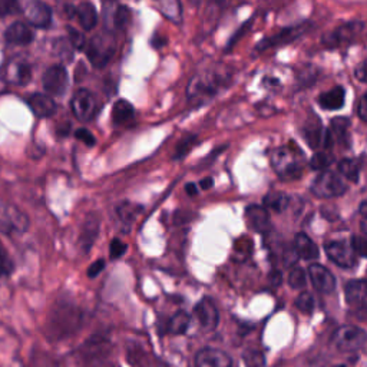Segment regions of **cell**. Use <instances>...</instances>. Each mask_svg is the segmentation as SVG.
<instances>
[{
  "label": "cell",
  "instance_id": "6da1fadb",
  "mask_svg": "<svg viewBox=\"0 0 367 367\" xmlns=\"http://www.w3.org/2000/svg\"><path fill=\"white\" fill-rule=\"evenodd\" d=\"M274 171L282 179H296L303 174V158L300 151L289 146L277 148L271 155Z\"/></svg>",
  "mask_w": 367,
  "mask_h": 367
},
{
  "label": "cell",
  "instance_id": "7a4b0ae2",
  "mask_svg": "<svg viewBox=\"0 0 367 367\" xmlns=\"http://www.w3.org/2000/svg\"><path fill=\"white\" fill-rule=\"evenodd\" d=\"M116 49V43L112 35L101 33L92 38L89 45L87 46V56L89 62L98 69H102L112 59Z\"/></svg>",
  "mask_w": 367,
  "mask_h": 367
},
{
  "label": "cell",
  "instance_id": "3957f363",
  "mask_svg": "<svg viewBox=\"0 0 367 367\" xmlns=\"http://www.w3.org/2000/svg\"><path fill=\"white\" fill-rule=\"evenodd\" d=\"M347 186L344 181L336 174L331 171H324L319 177L314 179L311 184V191L315 197L319 198H336L340 197L346 192Z\"/></svg>",
  "mask_w": 367,
  "mask_h": 367
},
{
  "label": "cell",
  "instance_id": "277c9868",
  "mask_svg": "<svg viewBox=\"0 0 367 367\" xmlns=\"http://www.w3.org/2000/svg\"><path fill=\"white\" fill-rule=\"evenodd\" d=\"M223 82V78L220 74L215 72H204L201 75H197L192 78L188 85V98L194 99H205L210 96H214L220 89V83Z\"/></svg>",
  "mask_w": 367,
  "mask_h": 367
},
{
  "label": "cell",
  "instance_id": "5b68a950",
  "mask_svg": "<svg viewBox=\"0 0 367 367\" xmlns=\"http://www.w3.org/2000/svg\"><path fill=\"white\" fill-rule=\"evenodd\" d=\"M29 227L27 216L16 207L0 203V231L8 234H21Z\"/></svg>",
  "mask_w": 367,
  "mask_h": 367
},
{
  "label": "cell",
  "instance_id": "8992f818",
  "mask_svg": "<svg viewBox=\"0 0 367 367\" xmlns=\"http://www.w3.org/2000/svg\"><path fill=\"white\" fill-rule=\"evenodd\" d=\"M333 342L342 352H356L366 344V331L356 326H343L335 333Z\"/></svg>",
  "mask_w": 367,
  "mask_h": 367
},
{
  "label": "cell",
  "instance_id": "52a82bcc",
  "mask_svg": "<svg viewBox=\"0 0 367 367\" xmlns=\"http://www.w3.org/2000/svg\"><path fill=\"white\" fill-rule=\"evenodd\" d=\"M327 257L342 269H353L357 265L359 256L355 253L347 241L337 240V241H329L324 247Z\"/></svg>",
  "mask_w": 367,
  "mask_h": 367
},
{
  "label": "cell",
  "instance_id": "ba28073f",
  "mask_svg": "<svg viewBox=\"0 0 367 367\" xmlns=\"http://www.w3.org/2000/svg\"><path fill=\"white\" fill-rule=\"evenodd\" d=\"M364 30L363 22H348L346 25L339 26L336 30H333L323 38V43L327 47H339L346 46L356 41V38Z\"/></svg>",
  "mask_w": 367,
  "mask_h": 367
},
{
  "label": "cell",
  "instance_id": "9c48e42d",
  "mask_svg": "<svg viewBox=\"0 0 367 367\" xmlns=\"http://www.w3.org/2000/svg\"><path fill=\"white\" fill-rule=\"evenodd\" d=\"M72 112L82 122H89L96 113V101L92 92L88 89H79L72 98Z\"/></svg>",
  "mask_w": 367,
  "mask_h": 367
},
{
  "label": "cell",
  "instance_id": "30bf717a",
  "mask_svg": "<svg viewBox=\"0 0 367 367\" xmlns=\"http://www.w3.org/2000/svg\"><path fill=\"white\" fill-rule=\"evenodd\" d=\"M43 88L47 93L51 95H63L68 89V72L62 65H54L43 74Z\"/></svg>",
  "mask_w": 367,
  "mask_h": 367
},
{
  "label": "cell",
  "instance_id": "8fae6325",
  "mask_svg": "<svg viewBox=\"0 0 367 367\" xmlns=\"http://www.w3.org/2000/svg\"><path fill=\"white\" fill-rule=\"evenodd\" d=\"M32 78L30 65L25 59H12L3 68V79L13 85H25Z\"/></svg>",
  "mask_w": 367,
  "mask_h": 367
},
{
  "label": "cell",
  "instance_id": "7c38bea8",
  "mask_svg": "<svg viewBox=\"0 0 367 367\" xmlns=\"http://www.w3.org/2000/svg\"><path fill=\"white\" fill-rule=\"evenodd\" d=\"M195 367H232V359L223 350L204 347L195 356Z\"/></svg>",
  "mask_w": 367,
  "mask_h": 367
},
{
  "label": "cell",
  "instance_id": "4fadbf2b",
  "mask_svg": "<svg viewBox=\"0 0 367 367\" xmlns=\"http://www.w3.org/2000/svg\"><path fill=\"white\" fill-rule=\"evenodd\" d=\"M194 313L197 315L199 324H201V327L207 331L214 330L220 323L219 309H216L215 303L211 298H203L201 302L195 306Z\"/></svg>",
  "mask_w": 367,
  "mask_h": 367
},
{
  "label": "cell",
  "instance_id": "5bb4252c",
  "mask_svg": "<svg viewBox=\"0 0 367 367\" xmlns=\"http://www.w3.org/2000/svg\"><path fill=\"white\" fill-rule=\"evenodd\" d=\"M309 277L317 291L330 294L336 289V278L322 264H311L309 267Z\"/></svg>",
  "mask_w": 367,
  "mask_h": 367
},
{
  "label": "cell",
  "instance_id": "9a60e30c",
  "mask_svg": "<svg viewBox=\"0 0 367 367\" xmlns=\"http://www.w3.org/2000/svg\"><path fill=\"white\" fill-rule=\"evenodd\" d=\"M307 29H309V25H298V26H293V27L281 30L280 33H277V35L261 41L257 45V51H265V49L276 47V46H280V45H286V43H291V42H294L296 39H298L300 36H302Z\"/></svg>",
  "mask_w": 367,
  "mask_h": 367
},
{
  "label": "cell",
  "instance_id": "2e32d148",
  "mask_svg": "<svg viewBox=\"0 0 367 367\" xmlns=\"http://www.w3.org/2000/svg\"><path fill=\"white\" fill-rule=\"evenodd\" d=\"M27 21L36 27H47L52 22V10L41 0H33L25 10Z\"/></svg>",
  "mask_w": 367,
  "mask_h": 367
},
{
  "label": "cell",
  "instance_id": "e0dca14e",
  "mask_svg": "<svg viewBox=\"0 0 367 367\" xmlns=\"http://www.w3.org/2000/svg\"><path fill=\"white\" fill-rule=\"evenodd\" d=\"M346 302L356 310H366L367 303V285L364 280H352L346 285Z\"/></svg>",
  "mask_w": 367,
  "mask_h": 367
},
{
  "label": "cell",
  "instance_id": "ac0fdd59",
  "mask_svg": "<svg viewBox=\"0 0 367 367\" xmlns=\"http://www.w3.org/2000/svg\"><path fill=\"white\" fill-rule=\"evenodd\" d=\"M66 10H68L71 18L76 19L85 30H92L98 22V13L93 5L88 2L79 3L78 6H66Z\"/></svg>",
  "mask_w": 367,
  "mask_h": 367
},
{
  "label": "cell",
  "instance_id": "d6986e66",
  "mask_svg": "<svg viewBox=\"0 0 367 367\" xmlns=\"http://www.w3.org/2000/svg\"><path fill=\"white\" fill-rule=\"evenodd\" d=\"M245 220L248 227L257 232H267L270 230V214L267 208L260 205H252L245 210Z\"/></svg>",
  "mask_w": 367,
  "mask_h": 367
},
{
  "label": "cell",
  "instance_id": "ffe728a7",
  "mask_svg": "<svg viewBox=\"0 0 367 367\" xmlns=\"http://www.w3.org/2000/svg\"><path fill=\"white\" fill-rule=\"evenodd\" d=\"M76 319V315H74L72 307L68 306H56L55 311L51 314V323H49V327L54 333L59 336L60 333H66L68 330V326H72V322Z\"/></svg>",
  "mask_w": 367,
  "mask_h": 367
},
{
  "label": "cell",
  "instance_id": "44dd1931",
  "mask_svg": "<svg viewBox=\"0 0 367 367\" xmlns=\"http://www.w3.org/2000/svg\"><path fill=\"white\" fill-rule=\"evenodd\" d=\"M29 107L39 118H49L56 112V104L51 96L35 93L29 98Z\"/></svg>",
  "mask_w": 367,
  "mask_h": 367
},
{
  "label": "cell",
  "instance_id": "7402d4cb",
  "mask_svg": "<svg viewBox=\"0 0 367 367\" xmlns=\"http://www.w3.org/2000/svg\"><path fill=\"white\" fill-rule=\"evenodd\" d=\"M5 39L10 45H29L33 41V32L27 25L14 22L6 29Z\"/></svg>",
  "mask_w": 367,
  "mask_h": 367
},
{
  "label": "cell",
  "instance_id": "603a6c76",
  "mask_svg": "<svg viewBox=\"0 0 367 367\" xmlns=\"http://www.w3.org/2000/svg\"><path fill=\"white\" fill-rule=\"evenodd\" d=\"M294 252L302 260H315L320 256L319 247H317L315 243L310 237H307L304 232H298L296 236Z\"/></svg>",
  "mask_w": 367,
  "mask_h": 367
},
{
  "label": "cell",
  "instance_id": "cb8c5ba5",
  "mask_svg": "<svg viewBox=\"0 0 367 367\" xmlns=\"http://www.w3.org/2000/svg\"><path fill=\"white\" fill-rule=\"evenodd\" d=\"M99 231V219L95 214H89L88 219L83 223L82 232H80V247L83 252L88 253L91 247L93 245Z\"/></svg>",
  "mask_w": 367,
  "mask_h": 367
},
{
  "label": "cell",
  "instance_id": "d4e9b609",
  "mask_svg": "<svg viewBox=\"0 0 367 367\" xmlns=\"http://www.w3.org/2000/svg\"><path fill=\"white\" fill-rule=\"evenodd\" d=\"M344 99H346L344 88L335 87L319 96V105L326 111H337L344 107Z\"/></svg>",
  "mask_w": 367,
  "mask_h": 367
},
{
  "label": "cell",
  "instance_id": "484cf974",
  "mask_svg": "<svg viewBox=\"0 0 367 367\" xmlns=\"http://www.w3.org/2000/svg\"><path fill=\"white\" fill-rule=\"evenodd\" d=\"M112 120L116 125H128L135 120V109L125 99H120L112 108Z\"/></svg>",
  "mask_w": 367,
  "mask_h": 367
},
{
  "label": "cell",
  "instance_id": "4316f807",
  "mask_svg": "<svg viewBox=\"0 0 367 367\" xmlns=\"http://www.w3.org/2000/svg\"><path fill=\"white\" fill-rule=\"evenodd\" d=\"M322 122L313 116V120L306 124L304 126V138L307 141V144L313 148L317 149L322 144H323V138H324V132L322 128Z\"/></svg>",
  "mask_w": 367,
  "mask_h": 367
},
{
  "label": "cell",
  "instance_id": "83f0119b",
  "mask_svg": "<svg viewBox=\"0 0 367 367\" xmlns=\"http://www.w3.org/2000/svg\"><path fill=\"white\" fill-rule=\"evenodd\" d=\"M141 211H142V207H140L137 204H132L129 201L121 203L118 207H116V212H118L121 223L125 227H128V230L133 223H135V220L138 219V215Z\"/></svg>",
  "mask_w": 367,
  "mask_h": 367
},
{
  "label": "cell",
  "instance_id": "f1b7e54d",
  "mask_svg": "<svg viewBox=\"0 0 367 367\" xmlns=\"http://www.w3.org/2000/svg\"><path fill=\"white\" fill-rule=\"evenodd\" d=\"M190 323H191V317L188 313L186 311H177L171 320L168 322V326H166V330H168V333H171V335H184L190 327Z\"/></svg>",
  "mask_w": 367,
  "mask_h": 367
},
{
  "label": "cell",
  "instance_id": "f546056e",
  "mask_svg": "<svg viewBox=\"0 0 367 367\" xmlns=\"http://www.w3.org/2000/svg\"><path fill=\"white\" fill-rule=\"evenodd\" d=\"M289 201H290L289 195L281 191H273L264 197V205L278 214L286 211V208L289 207Z\"/></svg>",
  "mask_w": 367,
  "mask_h": 367
},
{
  "label": "cell",
  "instance_id": "4dcf8cb0",
  "mask_svg": "<svg viewBox=\"0 0 367 367\" xmlns=\"http://www.w3.org/2000/svg\"><path fill=\"white\" fill-rule=\"evenodd\" d=\"M348 126H350V122L346 118H335V120H333L331 125H330V129H329L333 141L337 140L339 142L343 144L348 138Z\"/></svg>",
  "mask_w": 367,
  "mask_h": 367
},
{
  "label": "cell",
  "instance_id": "1f68e13d",
  "mask_svg": "<svg viewBox=\"0 0 367 367\" xmlns=\"http://www.w3.org/2000/svg\"><path fill=\"white\" fill-rule=\"evenodd\" d=\"M339 173L344 178L353 181V182H357L359 177H360V166L355 159L346 158V159H342L339 162Z\"/></svg>",
  "mask_w": 367,
  "mask_h": 367
},
{
  "label": "cell",
  "instance_id": "d6a6232c",
  "mask_svg": "<svg viewBox=\"0 0 367 367\" xmlns=\"http://www.w3.org/2000/svg\"><path fill=\"white\" fill-rule=\"evenodd\" d=\"M289 285L294 290H300V289L306 287V285H307L306 271L303 269H300V267H294V269L289 274Z\"/></svg>",
  "mask_w": 367,
  "mask_h": 367
},
{
  "label": "cell",
  "instance_id": "836d02e7",
  "mask_svg": "<svg viewBox=\"0 0 367 367\" xmlns=\"http://www.w3.org/2000/svg\"><path fill=\"white\" fill-rule=\"evenodd\" d=\"M296 307L300 310V311H303L306 314H310L313 313L314 307H315V300H314V296L311 293H302L297 300H296Z\"/></svg>",
  "mask_w": 367,
  "mask_h": 367
},
{
  "label": "cell",
  "instance_id": "e575fe53",
  "mask_svg": "<svg viewBox=\"0 0 367 367\" xmlns=\"http://www.w3.org/2000/svg\"><path fill=\"white\" fill-rule=\"evenodd\" d=\"M131 21V12L125 6H118L113 13V26L115 29H125Z\"/></svg>",
  "mask_w": 367,
  "mask_h": 367
},
{
  "label": "cell",
  "instance_id": "d590c367",
  "mask_svg": "<svg viewBox=\"0 0 367 367\" xmlns=\"http://www.w3.org/2000/svg\"><path fill=\"white\" fill-rule=\"evenodd\" d=\"M333 155L329 154V153H317L311 161H310V165L311 168L315 170V171H322V170H326L329 168V166L333 164Z\"/></svg>",
  "mask_w": 367,
  "mask_h": 367
},
{
  "label": "cell",
  "instance_id": "8d00e7d4",
  "mask_svg": "<svg viewBox=\"0 0 367 367\" xmlns=\"http://www.w3.org/2000/svg\"><path fill=\"white\" fill-rule=\"evenodd\" d=\"M244 362L247 367H264L265 366L264 355L257 352V350H248V352H245Z\"/></svg>",
  "mask_w": 367,
  "mask_h": 367
},
{
  "label": "cell",
  "instance_id": "74e56055",
  "mask_svg": "<svg viewBox=\"0 0 367 367\" xmlns=\"http://www.w3.org/2000/svg\"><path fill=\"white\" fill-rule=\"evenodd\" d=\"M12 270H13V264L8 256V252L5 249L2 241H0V277L10 274Z\"/></svg>",
  "mask_w": 367,
  "mask_h": 367
},
{
  "label": "cell",
  "instance_id": "f35d334b",
  "mask_svg": "<svg viewBox=\"0 0 367 367\" xmlns=\"http://www.w3.org/2000/svg\"><path fill=\"white\" fill-rule=\"evenodd\" d=\"M195 142H197V137H194V135H191V137H187V138H184V140H182V141L178 144V146H177V151H175V155H174V158H175V159H178V158L186 157Z\"/></svg>",
  "mask_w": 367,
  "mask_h": 367
},
{
  "label": "cell",
  "instance_id": "ab89813d",
  "mask_svg": "<svg viewBox=\"0 0 367 367\" xmlns=\"http://www.w3.org/2000/svg\"><path fill=\"white\" fill-rule=\"evenodd\" d=\"M21 12L19 0H0V16L14 14Z\"/></svg>",
  "mask_w": 367,
  "mask_h": 367
},
{
  "label": "cell",
  "instance_id": "60d3db41",
  "mask_svg": "<svg viewBox=\"0 0 367 367\" xmlns=\"http://www.w3.org/2000/svg\"><path fill=\"white\" fill-rule=\"evenodd\" d=\"M126 252V244L122 243L120 238H115L112 240L111 243V247H109V254H111V258H120L125 254Z\"/></svg>",
  "mask_w": 367,
  "mask_h": 367
},
{
  "label": "cell",
  "instance_id": "b9f144b4",
  "mask_svg": "<svg viewBox=\"0 0 367 367\" xmlns=\"http://www.w3.org/2000/svg\"><path fill=\"white\" fill-rule=\"evenodd\" d=\"M68 33H69V42L75 49H83L85 47V38L83 35H80V32H78L74 27H68Z\"/></svg>",
  "mask_w": 367,
  "mask_h": 367
},
{
  "label": "cell",
  "instance_id": "7bdbcfd3",
  "mask_svg": "<svg viewBox=\"0 0 367 367\" xmlns=\"http://www.w3.org/2000/svg\"><path fill=\"white\" fill-rule=\"evenodd\" d=\"M350 245H352V248L355 249V253L359 257H364V254H366V240L363 237H360V236L352 237V241H350Z\"/></svg>",
  "mask_w": 367,
  "mask_h": 367
},
{
  "label": "cell",
  "instance_id": "ee69618b",
  "mask_svg": "<svg viewBox=\"0 0 367 367\" xmlns=\"http://www.w3.org/2000/svg\"><path fill=\"white\" fill-rule=\"evenodd\" d=\"M75 137L79 140V141H82L83 144H87L88 146H93L95 145V137L92 135V133L88 131V129H83V128H80V129H78L76 132H75Z\"/></svg>",
  "mask_w": 367,
  "mask_h": 367
},
{
  "label": "cell",
  "instance_id": "f6af8a7d",
  "mask_svg": "<svg viewBox=\"0 0 367 367\" xmlns=\"http://www.w3.org/2000/svg\"><path fill=\"white\" fill-rule=\"evenodd\" d=\"M32 364H33V367H56L51 359L42 355V353L35 356V359L32 360Z\"/></svg>",
  "mask_w": 367,
  "mask_h": 367
},
{
  "label": "cell",
  "instance_id": "bcb514c9",
  "mask_svg": "<svg viewBox=\"0 0 367 367\" xmlns=\"http://www.w3.org/2000/svg\"><path fill=\"white\" fill-rule=\"evenodd\" d=\"M105 269V261L104 260H96L88 270V277L95 278L96 276H99L102 273V270Z\"/></svg>",
  "mask_w": 367,
  "mask_h": 367
},
{
  "label": "cell",
  "instance_id": "7dc6e473",
  "mask_svg": "<svg viewBox=\"0 0 367 367\" xmlns=\"http://www.w3.org/2000/svg\"><path fill=\"white\" fill-rule=\"evenodd\" d=\"M357 115L363 122H366V120H367V96L366 95H363L360 98L359 105H357Z\"/></svg>",
  "mask_w": 367,
  "mask_h": 367
},
{
  "label": "cell",
  "instance_id": "c3c4849f",
  "mask_svg": "<svg viewBox=\"0 0 367 367\" xmlns=\"http://www.w3.org/2000/svg\"><path fill=\"white\" fill-rule=\"evenodd\" d=\"M356 78L360 80V82H366V62H362L357 69H356Z\"/></svg>",
  "mask_w": 367,
  "mask_h": 367
},
{
  "label": "cell",
  "instance_id": "681fc988",
  "mask_svg": "<svg viewBox=\"0 0 367 367\" xmlns=\"http://www.w3.org/2000/svg\"><path fill=\"white\" fill-rule=\"evenodd\" d=\"M270 280H271V285L273 286H280V282L282 280V276H281V273L278 270H274L271 273V276H270Z\"/></svg>",
  "mask_w": 367,
  "mask_h": 367
},
{
  "label": "cell",
  "instance_id": "f907efd6",
  "mask_svg": "<svg viewBox=\"0 0 367 367\" xmlns=\"http://www.w3.org/2000/svg\"><path fill=\"white\" fill-rule=\"evenodd\" d=\"M199 186H201L203 190H210L214 186V179L212 178H204V179L199 181Z\"/></svg>",
  "mask_w": 367,
  "mask_h": 367
},
{
  "label": "cell",
  "instance_id": "816d5d0a",
  "mask_svg": "<svg viewBox=\"0 0 367 367\" xmlns=\"http://www.w3.org/2000/svg\"><path fill=\"white\" fill-rule=\"evenodd\" d=\"M187 192L190 194V195H197V192H198V190H197V186H195V184H187Z\"/></svg>",
  "mask_w": 367,
  "mask_h": 367
},
{
  "label": "cell",
  "instance_id": "f5cc1de1",
  "mask_svg": "<svg viewBox=\"0 0 367 367\" xmlns=\"http://www.w3.org/2000/svg\"><path fill=\"white\" fill-rule=\"evenodd\" d=\"M367 203L366 201H363L362 204H360V214H362V216H363V219H366V214H367Z\"/></svg>",
  "mask_w": 367,
  "mask_h": 367
},
{
  "label": "cell",
  "instance_id": "db71d44e",
  "mask_svg": "<svg viewBox=\"0 0 367 367\" xmlns=\"http://www.w3.org/2000/svg\"><path fill=\"white\" fill-rule=\"evenodd\" d=\"M190 2H191L192 5H198L199 2H201V0H190Z\"/></svg>",
  "mask_w": 367,
  "mask_h": 367
},
{
  "label": "cell",
  "instance_id": "11a10c76",
  "mask_svg": "<svg viewBox=\"0 0 367 367\" xmlns=\"http://www.w3.org/2000/svg\"><path fill=\"white\" fill-rule=\"evenodd\" d=\"M333 367H346L344 364H337V366H333Z\"/></svg>",
  "mask_w": 367,
  "mask_h": 367
},
{
  "label": "cell",
  "instance_id": "9f6ffc18",
  "mask_svg": "<svg viewBox=\"0 0 367 367\" xmlns=\"http://www.w3.org/2000/svg\"><path fill=\"white\" fill-rule=\"evenodd\" d=\"M105 2H112V0H105Z\"/></svg>",
  "mask_w": 367,
  "mask_h": 367
}]
</instances>
